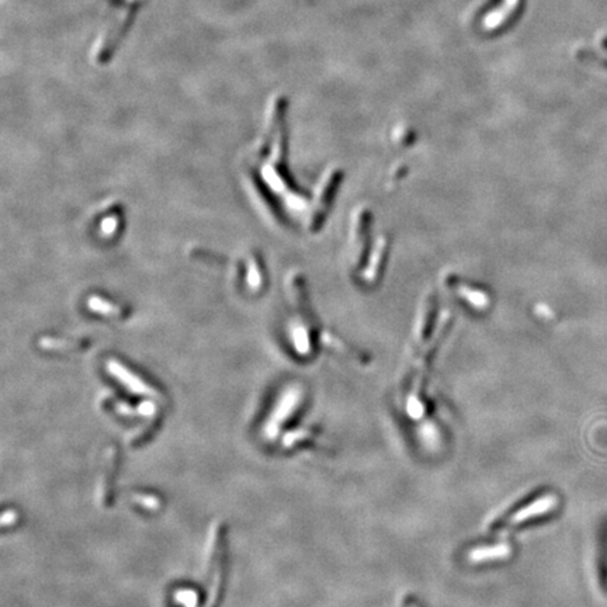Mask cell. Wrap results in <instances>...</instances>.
<instances>
[{"instance_id":"obj_1","label":"cell","mask_w":607,"mask_h":607,"mask_svg":"<svg viewBox=\"0 0 607 607\" xmlns=\"http://www.w3.org/2000/svg\"><path fill=\"white\" fill-rule=\"evenodd\" d=\"M557 502H558V499L554 495H547V496H543L540 499H536L533 503H530L529 506H526L522 510H519L517 513H515L509 523L510 525H519V523L526 522L534 516L544 515V513L553 510L556 508Z\"/></svg>"},{"instance_id":"obj_2","label":"cell","mask_w":607,"mask_h":607,"mask_svg":"<svg viewBox=\"0 0 607 607\" xmlns=\"http://www.w3.org/2000/svg\"><path fill=\"white\" fill-rule=\"evenodd\" d=\"M510 554V547L508 544H498V546H489V547H478L468 554V560L474 564L492 561V560H502L506 558Z\"/></svg>"},{"instance_id":"obj_3","label":"cell","mask_w":607,"mask_h":607,"mask_svg":"<svg viewBox=\"0 0 607 607\" xmlns=\"http://www.w3.org/2000/svg\"><path fill=\"white\" fill-rule=\"evenodd\" d=\"M420 436L423 439V441L426 443V446L430 447H436L437 441H439V433L436 430V427L431 423H426L422 426L420 429Z\"/></svg>"}]
</instances>
